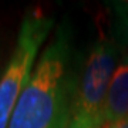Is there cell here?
Returning <instances> with one entry per match:
<instances>
[{
  "label": "cell",
  "instance_id": "1",
  "mask_svg": "<svg viewBox=\"0 0 128 128\" xmlns=\"http://www.w3.org/2000/svg\"><path fill=\"white\" fill-rule=\"evenodd\" d=\"M67 22L41 53L14 107L9 128H66L73 112L77 76Z\"/></svg>",
  "mask_w": 128,
  "mask_h": 128
},
{
  "label": "cell",
  "instance_id": "2",
  "mask_svg": "<svg viewBox=\"0 0 128 128\" xmlns=\"http://www.w3.org/2000/svg\"><path fill=\"white\" fill-rule=\"evenodd\" d=\"M53 26L54 20L41 9H33L24 16L13 54L0 78V128H9L18 97L32 76L37 54Z\"/></svg>",
  "mask_w": 128,
  "mask_h": 128
},
{
  "label": "cell",
  "instance_id": "3",
  "mask_svg": "<svg viewBox=\"0 0 128 128\" xmlns=\"http://www.w3.org/2000/svg\"><path fill=\"white\" fill-rule=\"evenodd\" d=\"M118 63L120 51L115 41L101 34L91 46L77 77L71 117L80 115L102 122V107Z\"/></svg>",
  "mask_w": 128,
  "mask_h": 128
},
{
  "label": "cell",
  "instance_id": "4",
  "mask_svg": "<svg viewBox=\"0 0 128 128\" xmlns=\"http://www.w3.org/2000/svg\"><path fill=\"white\" fill-rule=\"evenodd\" d=\"M101 117L104 127L128 118V53L121 57L112 76Z\"/></svg>",
  "mask_w": 128,
  "mask_h": 128
},
{
  "label": "cell",
  "instance_id": "5",
  "mask_svg": "<svg viewBox=\"0 0 128 128\" xmlns=\"http://www.w3.org/2000/svg\"><path fill=\"white\" fill-rule=\"evenodd\" d=\"M112 16H114L115 34L122 46L128 48V0L111 2L108 3Z\"/></svg>",
  "mask_w": 128,
  "mask_h": 128
},
{
  "label": "cell",
  "instance_id": "6",
  "mask_svg": "<svg viewBox=\"0 0 128 128\" xmlns=\"http://www.w3.org/2000/svg\"><path fill=\"white\" fill-rule=\"evenodd\" d=\"M66 128H104V124L101 122L100 120L73 115Z\"/></svg>",
  "mask_w": 128,
  "mask_h": 128
},
{
  "label": "cell",
  "instance_id": "7",
  "mask_svg": "<svg viewBox=\"0 0 128 128\" xmlns=\"http://www.w3.org/2000/svg\"><path fill=\"white\" fill-rule=\"evenodd\" d=\"M104 128H128V118L121 120V121H118V122L110 124V125H105Z\"/></svg>",
  "mask_w": 128,
  "mask_h": 128
}]
</instances>
